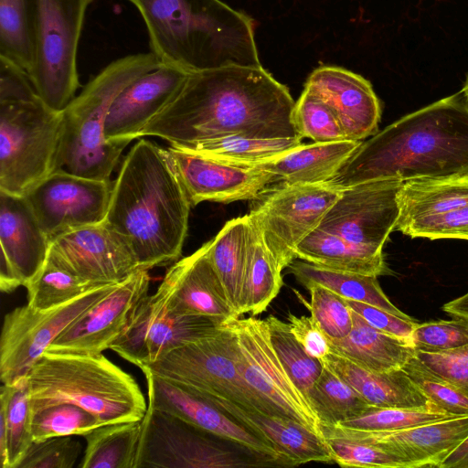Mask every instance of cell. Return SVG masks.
Segmentation results:
<instances>
[{
	"instance_id": "836d02e7",
	"label": "cell",
	"mask_w": 468,
	"mask_h": 468,
	"mask_svg": "<svg viewBox=\"0 0 468 468\" xmlns=\"http://www.w3.org/2000/svg\"><path fill=\"white\" fill-rule=\"evenodd\" d=\"M282 271L260 229L250 218L248 256L242 283V314L250 313L256 316L267 309L282 286Z\"/></svg>"
},
{
	"instance_id": "f6af8a7d",
	"label": "cell",
	"mask_w": 468,
	"mask_h": 468,
	"mask_svg": "<svg viewBox=\"0 0 468 468\" xmlns=\"http://www.w3.org/2000/svg\"><path fill=\"white\" fill-rule=\"evenodd\" d=\"M402 369L438 409L457 417L468 416V395L458 387L435 375L416 356H412Z\"/></svg>"
},
{
	"instance_id": "7dc6e473",
	"label": "cell",
	"mask_w": 468,
	"mask_h": 468,
	"mask_svg": "<svg viewBox=\"0 0 468 468\" xmlns=\"http://www.w3.org/2000/svg\"><path fill=\"white\" fill-rule=\"evenodd\" d=\"M325 440L334 463L342 467L408 468L401 457L375 444L336 437Z\"/></svg>"
},
{
	"instance_id": "b9f144b4",
	"label": "cell",
	"mask_w": 468,
	"mask_h": 468,
	"mask_svg": "<svg viewBox=\"0 0 468 468\" xmlns=\"http://www.w3.org/2000/svg\"><path fill=\"white\" fill-rule=\"evenodd\" d=\"M102 425L94 414L70 403H59L32 412L34 441L56 436H86Z\"/></svg>"
},
{
	"instance_id": "44dd1931",
	"label": "cell",
	"mask_w": 468,
	"mask_h": 468,
	"mask_svg": "<svg viewBox=\"0 0 468 468\" xmlns=\"http://www.w3.org/2000/svg\"><path fill=\"white\" fill-rule=\"evenodd\" d=\"M210 240L176 261L165 272L155 296L179 315H197L223 322L237 317L209 258Z\"/></svg>"
},
{
	"instance_id": "d6a6232c",
	"label": "cell",
	"mask_w": 468,
	"mask_h": 468,
	"mask_svg": "<svg viewBox=\"0 0 468 468\" xmlns=\"http://www.w3.org/2000/svg\"><path fill=\"white\" fill-rule=\"evenodd\" d=\"M288 268L304 287L312 283L319 284L346 300L368 303L404 319L413 320L389 301L382 291L377 276L334 271L304 261H293Z\"/></svg>"
},
{
	"instance_id": "8992f818",
	"label": "cell",
	"mask_w": 468,
	"mask_h": 468,
	"mask_svg": "<svg viewBox=\"0 0 468 468\" xmlns=\"http://www.w3.org/2000/svg\"><path fill=\"white\" fill-rule=\"evenodd\" d=\"M162 63L153 52L115 59L103 68L63 112L60 169L101 180L110 176L128 144L109 143L104 123L116 96L133 80Z\"/></svg>"
},
{
	"instance_id": "9a60e30c",
	"label": "cell",
	"mask_w": 468,
	"mask_h": 468,
	"mask_svg": "<svg viewBox=\"0 0 468 468\" xmlns=\"http://www.w3.org/2000/svg\"><path fill=\"white\" fill-rule=\"evenodd\" d=\"M400 180H375L347 186L324 214L317 229L383 252L399 218Z\"/></svg>"
},
{
	"instance_id": "f5cc1de1",
	"label": "cell",
	"mask_w": 468,
	"mask_h": 468,
	"mask_svg": "<svg viewBox=\"0 0 468 468\" xmlns=\"http://www.w3.org/2000/svg\"><path fill=\"white\" fill-rule=\"evenodd\" d=\"M350 308L364 318L370 325L386 334L410 340L417 325L415 320H407L377 306L347 300Z\"/></svg>"
},
{
	"instance_id": "3957f363",
	"label": "cell",
	"mask_w": 468,
	"mask_h": 468,
	"mask_svg": "<svg viewBox=\"0 0 468 468\" xmlns=\"http://www.w3.org/2000/svg\"><path fill=\"white\" fill-rule=\"evenodd\" d=\"M191 207L168 149L140 139L112 182L104 223L149 271L180 258Z\"/></svg>"
},
{
	"instance_id": "681fc988",
	"label": "cell",
	"mask_w": 468,
	"mask_h": 468,
	"mask_svg": "<svg viewBox=\"0 0 468 468\" xmlns=\"http://www.w3.org/2000/svg\"><path fill=\"white\" fill-rule=\"evenodd\" d=\"M396 229L411 238L468 239V205L448 213L398 223Z\"/></svg>"
},
{
	"instance_id": "d590c367",
	"label": "cell",
	"mask_w": 468,
	"mask_h": 468,
	"mask_svg": "<svg viewBox=\"0 0 468 468\" xmlns=\"http://www.w3.org/2000/svg\"><path fill=\"white\" fill-rule=\"evenodd\" d=\"M302 144L301 137L252 138L233 135L170 145L184 151L233 163L258 165L275 159Z\"/></svg>"
},
{
	"instance_id": "db71d44e",
	"label": "cell",
	"mask_w": 468,
	"mask_h": 468,
	"mask_svg": "<svg viewBox=\"0 0 468 468\" xmlns=\"http://www.w3.org/2000/svg\"><path fill=\"white\" fill-rule=\"evenodd\" d=\"M37 96L27 72L0 56V101L30 100Z\"/></svg>"
},
{
	"instance_id": "f35d334b",
	"label": "cell",
	"mask_w": 468,
	"mask_h": 468,
	"mask_svg": "<svg viewBox=\"0 0 468 468\" xmlns=\"http://www.w3.org/2000/svg\"><path fill=\"white\" fill-rule=\"evenodd\" d=\"M34 0H0V56L29 71L33 61Z\"/></svg>"
},
{
	"instance_id": "5bb4252c",
	"label": "cell",
	"mask_w": 468,
	"mask_h": 468,
	"mask_svg": "<svg viewBox=\"0 0 468 468\" xmlns=\"http://www.w3.org/2000/svg\"><path fill=\"white\" fill-rule=\"evenodd\" d=\"M112 188L110 180L58 169L24 197L51 241L73 229L104 222Z\"/></svg>"
},
{
	"instance_id": "816d5d0a",
	"label": "cell",
	"mask_w": 468,
	"mask_h": 468,
	"mask_svg": "<svg viewBox=\"0 0 468 468\" xmlns=\"http://www.w3.org/2000/svg\"><path fill=\"white\" fill-rule=\"evenodd\" d=\"M415 356L435 375L468 395V345L441 353L416 351Z\"/></svg>"
},
{
	"instance_id": "1f68e13d",
	"label": "cell",
	"mask_w": 468,
	"mask_h": 468,
	"mask_svg": "<svg viewBox=\"0 0 468 468\" xmlns=\"http://www.w3.org/2000/svg\"><path fill=\"white\" fill-rule=\"evenodd\" d=\"M249 233V214L232 218L210 239L208 251L212 265L237 317L242 315V283L248 256Z\"/></svg>"
},
{
	"instance_id": "d4e9b609",
	"label": "cell",
	"mask_w": 468,
	"mask_h": 468,
	"mask_svg": "<svg viewBox=\"0 0 468 468\" xmlns=\"http://www.w3.org/2000/svg\"><path fill=\"white\" fill-rule=\"evenodd\" d=\"M202 396L273 447L290 466L334 462L325 438L302 423L252 410L228 399Z\"/></svg>"
},
{
	"instance_id": "2e32d148",
	"label": "cell",
	"mask_w": 468,
	"mask_h": 468,
	"mask_svg": "<svg viewBox=\"0 0 468 468\" xmlns=\"http://www.w3.org/2000/svg\"><path fill=\"white\" fill-rule=\"evenodd\" d=\"M223 322L168 311L155 294L147 295L110 349L139 368L167 352L217 333Z\"/></svg>"
},
{
	"instance_id": "74e56055",
	"label": "cell",
	"mask_w": 468,
	"mask_h": 468,
	"mask_svg": "<svg viewBox=\"0 0 468 468\" xmlns=\"http://www.w3.org/2000/svg\"><path fill=\"white\" fill-rule=\"evenodd\" d=\"M101 285L105 284L86 281L48 257L40 271L25 286L27 304L35 311L50 310Z\"/></svg>"
},
{
	"instance_id": "e0dca14e",
	"label": "cell",
	"mask_w": 468,
	"mask_h": 468,
	"mask_svg": "<svg viewBox=\"0 0 468 468\" xmlns=\"http://www.w3.org/2000/svg\"><path fill=\"white\" fill-rule=\"evenodd\" d=\"M142 371L147 383L149 408L170 413L223 441H229L269 466H290L273 447L196 390L149 370Z\"/></svg>"
},
{
	"instance_id": "c3c4849f",
	"label": "cell",
	"mask_w": 468,
	"mask_h": 468,
	"mask_svg": "<svg viewBox=\"0 0 468 468\" xmlns=\"http://www.w3.org/2000/svg\"><path fill=\"white\" fill-rule=\"evenodd\" d=\"M417 324L410 335L416 351L441 353L468 345V319Z\"/></svg>"
},
{
	"instance_id": "ac0fdd59",
	"label": "cell",
	"mask_w": 468,
	"mask_h": 468,
	"mask_svg": "<svg viewBox=\"0 0 468 468\" xmlns=\"http://www.w3.org/2000/svg\"><path fill=\"white\" fill-rule=\"evenodd\" d=\"M149 271L139 269L73 321L46 352L100 354L111 347L148 295Z\"/></svg>"
},
{
	"instance_id": "4fadbf2b",
	"label": "cell",
	"mask_w": 468,
	"mask_h": 468,
	"mask_svg": "<svg viewBox=\"0 0 468 468\" xmlns=\"http://www.w3.org/2000/svg\"><path fill=\"white\" fill-rule=\"evenodd\" d=\"M118 283L96 287L47 311L27 304L5 315L0 340V378L13 385L27 377L35 362L80 314L111 292Z\"/></svg>"
},
{
	"instance_id": "7a4b0ae2",
	"label": "cell",
	"mask_w": 468,
	"mask_h": 468,
	"mask_svg": "<svg viewBox=\"0 0 468 468\" xmlns=\"http://www.w3.org/2000/svg\"><path fill=\"white\" fill-rule=\"evenodd\" d=\"M468 173V100L463 90L410 113L362 142L329 181L339 188L375 180Z\"/></svg>"
},
{
	"instance_id": "83f0119b",
	"label": "cell",
	"mask_w": 468,
	"mask_h": 468,
	"mask_svg": "<svg viewBox=\"0 0 468 468\" xmlns=\"http://www.w3.org/2000/svg\"><path fill=\"white\" fill-rule=\"evenodd\" d=\"M344 140L303 144L259 167L276 176L282 184L310 185L331 180L361 144Z\"/></svg>"
},
{
	"instance_id": "11a10c76",
	"label": "cell",
	"mask_w": 468,
	"mask_h": 468,
	"mask_svg": "<svg viewBox=\"0 0 468 468\" xmlns=\"http://www.w3.org/2000/svg\"><path fill=\"white\" fill-rule=\"evenodd\" d=\"M290 331L305 351L322 360L330 353L329 341L312 316L288 314Z\"/></svg>"
},
{
	"instance_id": "680465c9",
	"label": "cell",
	"mask_w": 468,
	"mask_h": 468,
	"mask_svg": "<svg viewBox=\"0 0 468 468\" xmlns=\"http://www.w3.org/2000/svg\"><path fill=\"white\" fill-rule=\"evenodd\" d=\"M442 309L452 316L468 319V292L445 303Z\"/></svg>"
},
{
	"instance_id": "ee69618b",
	"label": "cell",
	"mask_w": 468,
	"mask_h": 468,
	"mask_svg": "<svg viewBox=\"0 0 468 468\" xmlns=\"http://www.w3.org/2000/svg\"><path fill=\"white\" fill-rule=\"evenodd\" d=\"M292 121L299 136L316 143L347 140L333 110L319 97L303 90L295 102Z\"/></svg>"
},
{
	"instance_id": "ab89813d",
	"label": "cell",
	"mask_w": 468,
	"mask_h": 468,
	"mask_svg": "<svg viewBox=\"0 0 468 468\" xmlns=\"http://www.w3.org/2000/svg\"><path fill=\"white\" fill-rule=\"evenodd\" d=\"M0 411L7 431V468H17L33 443L32 410L27 378L13 385L3 384Z\"/></svg>"
},
{
	"instance_id": "6da1fadb",
	"label": "cell",
	"mask_w": 468,
	"mask_h": 468,
	"mask_svg": "<svg viewBox=\"0 0 468 468\" xmlns=\"http://www.w3.org/2000/svg\"><path fill=\"white\" fill-rule=\"evenodd\" d=\"M288 88L262 66L229 65L190 73L176 96L144 129L170 144L239 135L301 137ZM302 138V137H301Z\"/></svg>"
},
{
	"instance_id": "603a6c76",
	"label": "cell",
	"mask_w": 468,
	"mask_h": 468,
	"mask_svg": "<svg viewBox=\"0 0 468 468\" xmlns=\"http://www.w3.org/2000/svg\"><path fill=\"white\" fill-rule=\"evenodd\" d=\"M190 73L161 64L129 83L114 99L104 123L109 143L130 144L176 96Z\"/></svg>"
},
{
	"instance_id": "9c48e42d",
	"label": "cell",
	"mask_w": 468,
	"mask_h": 468,
	"mask_svg": "<svg viewBox=\"0 0 468 468\" xmlns=\"http://www.w3.org/2000/svg\"><path fill=\"white\" fill-rule=\"evenodd\" d=\"M225 324L236 336L238 367L257 410L290 418L323 435L319 419L271 346L266 320L234 317Z\"/></svg>"
},
{
	"instance_id": "484cf974",
	"label": "cell",
	"mask_w": 468,
	"mask_h": 468,
	"mask_svg": "<svg viewBox=\"0 0 468 468\" xmlns=\"http://www.w3.org/2000/svg\"><path fill=\"white\" fill-rule=\"evenodd\" d=\"M0 245L23 286L42 269L50 239L42 230L25 197L0 191Z\"/></svg>"
},
{
	"instance_id": "ba28073f",
	"label": "cell",
	"mask_w": 468,
	"mask_h": 468,
	"mask_svg": "<svg viewBox=\"0 0 468 468\" xmlns=\"http://www.w3.org/2000/svg\"><path fill=\"white\" fill-rule=\"evenodd\" d=\"M92 0H34L29 79L41 101L63 112L80 87L78 47Z\"/></svg>"
},
{
	"instance_id": "d6986e66",
	"label": "cell",
	"mask_w": 468,
	"mask_h": 468,
	"mask_svg": "<svg viewBox=\"0 0 468 468\" xmlns=\"http://www.w3.org/2000/svg\"><path fill=\"white\" fill-rule=\"evenodd\" d=\"M48 257L77 276L99 284L120 283L139 270L129 244L104 222L55 238Z\"/></svg>"
},
{
	"instance_id": "52a82bcc",
	"label": "cell",
	"mask_w": 468,
	"mask_h": 468,
	"mask_svg": "<svg viewBox=\"0 0 468 468\" xmlns=\"http://www.w3.org/2000/svg\"><path fill=\"white\" fill-rule=\"evenodd\" d=\"M63 112L37 96L0 101V191L26 196L60 169Z\"/></svg>"
},
{
	"instance_id": "5b68a950",
	"label": "cell",
	"mask_w": 468,
	"mask_h": 468,
	"mask_svg": "<svg viewBox=\"0 0 468 468\" xmlns=\"http://www.w3.org/2000/svg\"><path fill=\"white\" fill-rule=\"evenodd\" d=\"M26 378L32 412L70 403L106 425L140 420L148 407L135 379L102 353L45 352Z\"/></svg>"
},
{
	"instance_id": "7bdbcfd3",
	"label": "cell",
	"mask_w": 468,
	"mask_h": 468,
	"mask_svg": "<svg viewBox=\"0 0 468 468\" xmlns=\"http://www.w3.org/2000/svg\"><path fill=\"white\" fill-rule=\"evenodd\" d=\"M453 416L438 408H378L368 407L360 414L337 427L366 431H394L451 419Z\"/></svg>"
},
{
	"instance_id": "7402d4cb",
	"label": "cell",
	"mask_w": 468,
	"mask_h": 468,
	"mask_svg": "<svg viewBox=\"0 0 468 468\" xmlns=\"http://www.w3.org/2000/svg\"><path fill=\"white\" fill-rule=\"evenodd\" d=\"M321 431L324 438L364 441L388 450L405 460L408 468H439L468 437V416L394 431H366L337 426H322Z\"/></svg>"
},
{
	"instance_id": "f1b7e54d",
	"label": "cell",
	"mask_w": 468,
	"mask_h": 468,
	"mask_svg": "<svg viewBox=\"0 0 468 468\" xmlns=\"http://www.w3.org/2000/svg\"><path fill=\"white\" fill-rule=\"evenodd\" d=\"M353 326L340 339L328 340L330 352L374 372L402 368L416 354L410 340L386 334L352 310Z\"/></svg>"
},
{
	"instance_id": "e575fe53",
	"label": "cell",
	"mask_w": 468,
	"mask_h": 468,
	"mask_svg": "<svg viewBox=\"0 0 468 468\" xmlns=\"http://www.w3.org/2000/svg\"><path fill=\"white\" fill-rule=\"evenodd\" d=\"M142 420L102 425L86 436L81 468H134Z\"/></svg>"
},
{
	"instance_id": "8d00e7d4",
	"label": "cell",
	"mask_w": 468,
	"mask_h": 468,
	"mask_svg": "<svg viewBox=\"0 0 468 468\" xmlns=\"http://www.w3.org/2000/svg\"><path fill=\"white\" fill-rule=\"evenodd\" d=\"M307 399L321 427L336 426L370 407L351 386L324 366Z\"/></svg>"
},
{
	"instance_id": "4316f807",
	"label": "cell",
	"mask_w": 468,
	"mask_h": 468,
	"mask_svg": "<svg viewBox=\"0 0 468 468\" xmlns=\"http://www.w3.org/2000/svg\"><path fill=\"white\" fill-rule=\"evenodd\" d=\"M321 361L372 407L437 408L402 368L387 372L369 371L331 352Z\"/></svg>"
},
{
	"instance_id": "30bf717a",
	"label": "cell",
	"mask_w": 468,
	"mask_h": 468,
	"mask_svg": "<svg viewBox=\"0 0 468 468\" xmlns=\"http://www.w3.org/2000/svg\"><path fill=\"white\" fill-rule=\"evenodd\" d=\"M140 369L258 411L239 373L236 336L225 324L217 333L176 347Z\"/></svg>"
},
{
	"instance_id": "bcb514c9",
	"label": "cell",
	"mask_w": 468,
	"mask_h": 468,
	"mask_svg": "<svg viewBox=\"0 0 468 468\" xmlns=\"http://www.w3.org/2000/svg\"><path fill=\"white\" fill-rule=\"evenodd\" d=\"M305 288L311 296V316L328 340L346 336L353 326L352 309L347 300L319 284H308Z\"/></svg>"
},
{
	"instance_id": "4dcf8cb0",
	"label": "cell",
	"mask_w": 468,
	"mask_h": 468,
	"mask_svg": "<svg viewBox=\"0 0 468 468\" xmlns=\"http://www.w3.org/2000/svg\"><path fill=\"white\" fill-rule=\"evenodd\" d=\"M398 200V223L463 207L468 205V173L405 181Z\"/></svg>"
},
{
	"instance_id": "277c9868",
	"label": "cell",
	"mask_w": 468,
	"mask_h": 468,
	"mask_svg": "<svg viewBox=\"0 0 468 468\" xmlns=\"http://www.w3.org/2000/svg\"><path fill=\"white\" fill-rule=\"evenodd\" d=\"M146 26L151 52L188 73L261 66L254 24L220 0H128Z\"/></svg>"
},
{
	"instance_id": "9f6ffc18",
	"label": "cell",
	"mask_w": 468,
	"mask_h": 468,
	"mask_svg": "<svg viewBox=\"0 0 468 468\" xmlns=\"http://www.w3.org/2000/svg\"><path fill=\"white\" fill-rule=\"evenodd\" d=\"M23 285L20 278L6 257L1 253L0 260V289L5 292H11Z\"/></svg>"
},
{
	"instance_id": "ffe728a7",
	"label": "cell",
	"mask_w": 468,
	"mask_h": 468,
	"mask_svg": "<svg viewBox=\"0 0 468 468\" xmlns=\"http://www.w3.org/2000/svg\"><path fill=\"white\" fill-rule=\"evenodd\" d=\"M191 206L260 198L278 177L256 165L233 163L167 147Z\"/></svg>"
},
{
	"instance_id": "8fae6325",
	"label": "cell",
	"mask_w": 468,
	"mask_h": 468,
	"mask_svg": "<svg viewBox=\"0 0 468 468\" xmlns=\"http://www.w3.org/2000/svg\"><path fill=\"white\" fill-rule=\"evenodd\" d=\"M220 439L170 413L147 407L134 468H213L267 466L244 457Z\"/></svg>"
},
{
	"instance_id": "f907efd6",
	"label": "cell",
	"mask_w": 468,
	"mask_h": 468,
	"mask_svg": "<svg viewBox=\"0 0 468 468\" xmlns=\"http://www.w3.org/2000/svg\"><path fill=\"white\" fill-rule=\"evenodd\" d=\"M81 445L73 436L33 441L17 468H72Z\"/></svg>"
},
{
	"instance_id": "cb8c5ba5",
	"label": "cell",
	"mask_w": 468,
	"mask_h": 468,
	"mask_svg": "<svg viewBox=\"0 0 468 468\" xmlns=\"http://www.w3.org/2000/svg\"><path fill=\"white\" fill-rule=\"evenodd\" d=\"M324 101L338 118L347 140L362 141L376 134L381 107L368 80L339 67L314 70L304 86Z\"/></svg>"
},
{
	"instance_id": "7c38bea8",
	"label": "cell",
	"mask_w": 468,
	"mask_h": 468,
	"mask_svg": "<svg viewBox=\"0 0 468 468\" xmlns=\"http://www.w3.org/2000/svg\"><path fill=\"white\" fill-rule=\"evenodd\" d=\"M342 189L329 182L281 184L249 213L281 271L296 259L297 245L318 228Z\"/></svg>"
},
{
	"instance_id": "6f0895ef",
	"label": "cell",
	"mask_w": 468,
	"mask_h": 468,
	"mask_svg": "<svg viewBox=\"0 0 468 468\" xmlns=\"http://www.w3.org/2000/svg\"><path fill=\"white\" fill-rule=\"evenodd\" d=\"M439 468H468V437L441 463Z\"/></svg>"
},
{
	"instance_id": "f546056e",
	"label": "cell",
	"mask_w": 468,
	"mask_h": 468,
	"mask_svg": "<svg viewBox=\"0 0 468 468\" xmlns=\"http://www.w3.org/2000/svg\"><path fill=\"white\" fill-rule=\"evenodd\" d=\"M295 257L334 271L377 277L390 273L383 252L367 250L319 229H314L300 241Z\"/></svg>"
},
{
	"instance_id": "60d3db41",
	"label": "cell",
	"mask_w": 468,
	"mask_h": 468,
	"mask_svg": "<svg viewBox=\"0 0 468 468\" xmlns=\"http://www.w3.org/2000/svg\"><path fill=\"white\" fill-rule=\"evenodd\" d=\"M265 320L271 346L279 360L292 381L307 399L324 368L322 361L305 351L290 331L288 323L274 315H269Z\"/></svg>"
},
{
	"instance_id": "91938a15",
	"label": "cell",
	"mask_w": 468,
	"mask_h": 468,
	"mask_svg": "<svg viewBox=\"0 0 468 468\" xmlns=\"http://www.w3.org/2000/svg\"><path fill=\"white\" fill-rule=\"evenodd\" d=\"M463 93H464L465 97H466V98H467V100H468V77H467V80H466L465 85H464V87H463Z\"/></svg>"
}]
</instances>
